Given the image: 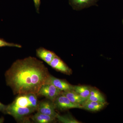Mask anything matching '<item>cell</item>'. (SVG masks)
Instances as JSON below:
<instances>
[{"label":"cell","mask_w":123,"mask_h":123,"mask_svg":"<svg viewBox=\"0 0 123 123\" xmlns=\"http://www.w3.org/2000/svg\"><path fill=\"white\" fill-rule=\"evenodd\" d=\"M50 75L43 62L31 56L17 60L5 74L7 85L14 95L37 94Z\"/></svg>","instance_id":"obj_1"},{"label":"cell","mask_w":123,"mask_h":123,"mask_svg":"<svg viewBox=\"0 0 123 123\" xmlns=\"http://www.w3.org/2000/svg\"><path fill=\"white\" fill-rule=\"evenodd\" d=\"M37 96L34 93L18 95L13 102L7 106L6 114L18 121L29 119L31 114L37 110L39 102Z\"/></svg>","instance_id":"obj_2"},{"label":"cell","mask_w":123,"mask_h":123,"mask_svg":"<svg viewBox=\"0 0 123 123\" xmlns=\"http://www.w3.org/2000/svg\"><path fill=\"white\" fill-rule=\"evenodd\" d=\"M62 92V91L52 84H47L42 86L37 95V96L45 97L53 102L56 98L61 94Z\"/></svg>","instance_id":"obj_3"},{"label":"cell","mask_w":123,"mask_h":123,"mask_svg":"<svg viewBox=\"0 0 123 123\" xmlns=\"http://www.w3.org/2000/svg\"><path fill=\"white\" fill-rule=\"evenodd\" d=\"M53 102L56 108L61 111L71 108H83L82 105L73 103L66 96L62 94L56 98Z\"/></svg>","instance_id":"obj_4"},{"label":"cell","mask_w":123,"mask_h":123,"mask_svg":"<svg viewBox=\"0 0 123 123\" xmlns=\"http://www.w3.org/2000/svg\"><path fill=\"white\" fill-rule=\"evenodd\" d=\"M55 107L53 102L50 100H43L39 102L38 112L47 115L56 117L57 113L55 111Z\"/></svg>","instance_id":"obj_5"},{"label":"cell","mask_w":123,"mask_h":123,"mask_svg":"<svg viewBox=\"0 0 123 123\" xmlns=\"http://www.w3.org/2000/svg\"><path fill=\"white\" fill-rule=\"evenodd\" d=\"M49 65L52 68L62 73L68 75L71 74V69L57 55Z\"/></svg>","instance_id":"obj_6"},{"label":"cell","mask_w":123,"mask_h":123,"mask_svg":"<svg viewBox=\"0 0 123 123\" xmlns=\"http://www.w3.org/2000/svg\"><path fill=\"white\" fill-rule=\"evenodd\" d=\"M47 84H52L62 91L72 90L73 89L74 86L66 81L58 79L51 75Z\"/></svg>","instance_id":"obj_7"},{"label":"cell","mask_w":123,"mask_h":123,"mask_svg":"<svg viewBox=\"0 0 123 123\" xmlns=\"http://www.w3.org/2000/svg\"><path fill=\"white\" fill-rule=\"evenodd\" d=\"M98 0H69V4L73 9L80 10L92 6L97 5Z\"/></svg>","instance_id":"obj_8"},{"label":"cell","mask_w":123,"mask_h":123,"mask_svg":"<svg viewBox=\"0 0 123 123\" xmlns=\"http://www.w3.org/2000/svg\"><path fill=\"white\" fill-rule=\"evenodd\" d=\"M36 54L38 57L48 65L56 55L53 52L43 47L39 48L36 50Z\"/></svg>","instance_id":"obj_9"},{"label":"cell","mask_w":123,"mask_h":123,"mask_svg":"<svg viewBox=\"0 0 123 123\" xmlns=\"http://www.w3.org/2000/svg\"><path fill=\"white\" fill-rule=\"evenodd\" d=\"M61 94L66 96L72 103L75 104L82 105L85 101L73 90L62 91Z\"/></svg>","instance_id":"obj_10"},{"label":"cell","mask_w":123,"mask_h":123,"mask_svg":"<svg viewBox=\"0 0 123 123\" xmlns=\"http://www.w3.org/2000/svg\"><path fill=\"white\" fill-rule=\"evenodd\" d=\"M30 118L35 123H50L55 121L56 118L54 116L47 115L37 112L34 115L31 116Z\"/></svg>","instance_id":"obj_11"},{"label":"cell","mask_w":123,"mask_h":123,"mask_svg":"<svg viewBox=\"0 0 123 123\" xmlns=\"http://www.w3.org/2000/svg\"><path fill=\"white\" fill-rule=\"evenodd\" d=\"M106 103L86 101L82 105L83 108L91 111H98L102 109L106 105Z\"/></svg>","instance_id":"obj_12"},{"label":"cell","mask_w":123,"mask_h":123,"mask_svg":"<svg viewBox=\"0 0 123 123\" xmlns=\"http://www.w3.org/2000/svg\"><path fill=\"white\" fill-rule=\"evenodd\" d=\"M86 101L106 103L103 95L97 89L93 88H91L90 95Z\"/></svg>","instance_id":"obj_13"},{"label":"cell","mask_w":123,"mask_h":123,"mask_svg":"<svg viewBox=\"0 0 123 123\" xmlns=\"http://www.w3.org/2000/svg\"><path fill=\"white\" fill-rule=\"evenodd\" d=\"M91 88L87 86H74L73 90L86 101L90 95Z\"/></svg>","instance_id":"obj_14"},{"label":"cell","mask_w":123,"mask_h":123,"mask_svg":"<svg viewBox=\"0 0 123 123\" xmlns=\"http://www.w3.org/2000/svg\"><path fill=\"white\" fill-rule=\"evenodd\" d=\"M56 118L58 119V121L61 123H80V122L78 121L70 115L68 114L61 116L57 113L56 115Z\"/></svg>","instance_id":"obj_15"},{"label":"cell","mask_w":123,"mask_h":123,"mask_svg":"<svg viewBox=\"0 0 123 123\" xmlns=\"http://www.w3.org/2000/svg\"><path fill=\"white\" fill-rule=\"evenodd\" d=\"M4 47H15L18 48H21L22 46L19 44L9 43L3 39L0 38V48Z\"/></svg>","instance_id":"obj_16"},{"label":"cell","mask_w":123,"mask_h":123,"mask_svg":"<svg viewBox=\"0 0 123 123\" xmlns=\"http://www.w3.org/2000/svg\"><path fill=\"white\" fill-rule=\"evenodd\" d=\"M33 0L34 4L35 7L36 12L38 13H39V8L41 4V1L40 0Z\"/></svg>","instance_id":"obj_17"},{"label":"cell","mask_w":123,"mask_h":123,"mask_svg":"<svg viewBox=\"0 0 123 123\" xmlns=\"http://www.w3.org/2000/svg\"><path fill=\"white\" fill-rule=\"evenodd\" d=\"M7 106L4 105L0 102V111L6 114V110Z\"/></svg>","instance_id":"obj_18"},{"label":"cell","mask_w":123,"mask_h":123,"mask_svg":"<svg viewBox=\"0 0 123 123\" xmlns=\"http://www.w3.org/2000/svg\"><path fill=\"white\" fill-rule=\"evenodd\" d=\"M3 121V119H0V123H2Z\"/></svg>","instance_id":"obj_19"},{"label":"cell","mask_w":123,"mask_h":123,"mask_svg":"<svg viewBox=\"0 0 123 123\" xmlns=\"http://www.w3.org/2000/svg\"></svg>","instance_id":"obj_20"}]
</instances>
